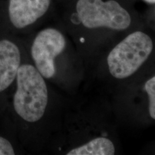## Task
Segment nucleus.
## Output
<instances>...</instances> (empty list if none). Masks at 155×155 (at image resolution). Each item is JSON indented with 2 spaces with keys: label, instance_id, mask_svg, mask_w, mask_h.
Here are the masks:
<instances>
[{
  "label": "nucleus",
  "instance_id": "nucleus-8",
  "mask_svg": "<svg viewBox=\"0 0 155 155\" xmlns=\"http://www.w3.org/2000/svg\"><path fill=\"white\" fill-rule=\"evenodd\" d=\"M21 54L17 46L9 40L0 41V92L10 86L20 66Z\"/></svg>",
  "mask_w": 155,
  "mask_h": 155
},
{
  "label": "nucleus",
  "instance_id": "nucleus-9",
  "mask_svg": "<svg viewBox=\"0 0 155 155\" xmlns=\"http://www.w3.org/2000/svg\"><path fill=\"white\" fill-rule=\"evenodd\" d=\"M15 151L10 142L0 137V155H14Z\"/></svg>",
  "mask_w": 155,
  "mask_h": 155
},
{
  "label": "nucleus",
  "instance_id": "nucleus-1",
  "mask_svg": "<svg viewBox=\"0 0 155 155\" xmlns=\"http://www.w3.org/2000/svg\"><path fill=\"white\" fill-rule=\"evenodd\" d=\"M71 22L74 26L73 43L86 67L135 30L130 12L116 0H77Z\"/></svg>",
  "mask_w": 155,
  "mask_h": 155
},
{
  "label": "nucleus",
  "instance_id": "nucleus-2",
  "mask_svg": "<svg viewBox=\"0 0 155 155\" xmlns=\"http://www.w3.org/2000/svg\"><path fill=\"white\" fill-rule=\"evenodd\" d=\"M154 50L150 35L134 30L106 49L91 65L97 78L114 91L140 75Z\"/></svg>",
  "mask_w": 155,
  "mask_h": 155
},
{
  "label": "nucleus",
  "instance_id": "nucleus-4",
  "mask_svg": "<svg viewBox=\"0 0 155 155\" xmlns=\"http://www.w3.org/2000/svg\"><path fill=\"white\" fill-rule=\"evenodd\" d=\"M16 78L15 111L24 121L37 123L43 118L48 105L49 94L45 79L30 64L20 65Z\"/></svg>",
  "mask_w": 155,
  "mask_h": 155
},
{
  "label": "nucleus",
  "instance_id": "nucleus-5",
  "mask_svg": "<svg viewBox=\"0 0 155 155\" xmlns=\"http://www.w3.org/2000/svg\"><path fill=\"white\" fill-rule=\"evenodd\" d=\"M78 50L61 31L53 28L43 29L37 34L31 46L35 67L45 79H53L58 73V58Z\"/></svg>",
  "mask_w": 155,
  "mask_h": 155
},
{
  "label": "nucleus",
  "instance_id": "nucleus-7",
  "mask_svg": "<svg viewBox=\"0 0 155 155\" xmlns=\"http://www.w3.org/2000/svg\"><path fill=\"white\" fill-rule=\"evenodd\" d=\"M50 4L51 0H9V19L16 28H25L43 17Z\"/></svg>",
  "mask_w": 155,
  "mask_h": 155
},
{
  "label": "nucleus",
  "instance_id": "nucleus-3",
  "mask_svg": "<svg viewBox=\"0 0 155 155\" xmlns=\"http://www.w3.org/2000/svg\"><path fill=\"white\" fill-rule=\"evenodd\" d=\"M73 141L67 155H114L117 153L116 137L111 125L100 116L75 114Z\"/></svg>",
  "mask_w": 155,
  "mask_h": 155
},
{
  "label": "nucleus",
  "instance_id": "nucleus-6",
  "mask_svg": "<svg viewBox=\"0 0 155 155\" xmlns=\"http://www.w3.org/2000/svg\"><path fill=\"white\" fill-rule=\"evenodd\" d=\"M113 111L120 119L134 108L145 103L140 111L134 116L129 124H131L136 116L143 108L150 119L155 121V74L144 81L137 78L131 82L114 91Z\"/></svg>",
  "mask_w": 155,
  "mask_h": 155
},
{
  "label": "nucleus",
  "instance_id": "nucleus-10",
  "mask_svg": "<svg viewBox=\"0 0 155 155\" xmlns=\"http://www.w3.org/2000/svg\"><path fill=\"white\" fill-rule=\"evenodd\" d=\"M143 1L148 4H155V0H143Z\"/></svg>",
  "mask_w": 155,
  "mask_h": 155
}]
</instances>
